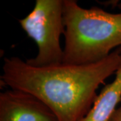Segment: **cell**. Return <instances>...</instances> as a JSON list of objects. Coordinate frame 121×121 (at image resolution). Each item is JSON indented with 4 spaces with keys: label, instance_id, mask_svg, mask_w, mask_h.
Returning <instances> with one entry per match:
<instances>
[{
    "label": "cell",
    "instance_id": "cell-6",
    "mask_svg": "<svg viewBox=\"0 0 121 121\" xmlns=\"http://www.w3.org/2000/svg\"><path fill=\"white\" fill-rule=\"evenodd\" d=\"M110 121H121V106L116 110Z\"/></svg>",
    "mask_w": 121,
    "mask_h": 121
},
{
    "label": "cell",
    "instance_id": "cell-1",
    "mask_svg": "<svg viewBox=\"0 0 121 121\" xmlns=\"http://www.w3.org/2000/svg\"><path fill=\"white\" fill-rule=\"evenodd\" d=\"M121 64V47L105 59L85 65L60 63L36 67L18 56L5 58L1 82L37 98L58 121H80L90 110L97 90Z\"/></svg>",
    "mask_w": 121,
    "mask_h": 121
},
{
    "label": "cell",
    "instance_id": "cell-5",
    "mask_svg": "<svg viewBox=\"0 0 121 121\" xmlns=\"http://www.w3.org/2000/svg\"><path fill=\"white\" fill-rule=\"evenodd\" d=\"M121 101V64L112 82L102 88L90 110L80 121H110Z\"/></svg>",
    "mask_w": 121,
    "mask_h": 121
},
{
    "label": "cell",
    "instance_id": "cell-2",
    "mask_svg": "<svg viewBox=\"0 0 121 121\" xmlns=\"http://www.w3.org/2000/svg\"><path fill=\"white\" fill-rule=\"evenodd\" d=\"M63 21L64 64L96 63L121 47V12L83 8L75 0H63Z\"/></svg>",
    "mask_w": 121,
    "mask_h": 121
},
{
    "label": "cell",
    "instance_id": "cell-3",
    "mask_svg": "<svg viewBox=\"0 0 121 121\" xmlns=\"http://www.w3.org/2000/svg\"><path fill=\"white\" fill-rule=\"evenodd\" d=\"M18 22L38 47L36 56L27 59V63L36 67L63 63L60 37L65 30L63 0H36L32 12Z\"/></svg>",
    "mask_w": 121,
    "mask_h": 121
},
{
    "label": "cell",
    "instance_id": "cell-7",
    "mask_svg": "<svg viewBox=\"0 0 121 121\" xmlns=\"http://www.w3.org/2000/svg\"><path fill=\"white\" fill-rule=\"evenodd\" d=\"M117 6H118V8L121 11V3H118V4H117Z\"/></svg>",
    "mask_w": 121,
    "mask_h": 121
},
{
    "label": "cell",
    "instance_id": "cell-4",
    "mask_svg": "<svg viewBox=\"0 0 121 121\" xmlns=\"http://www.w3.org/2000/svg\"><path fill=\"white\" fill-rule=\"evenodd\" d=\"M0 121H58L51 110L30 94L8 90L0 94Z\"/></svg>",
    "mask_w": 121,
    "mask_h": 121
}]
</instances>
